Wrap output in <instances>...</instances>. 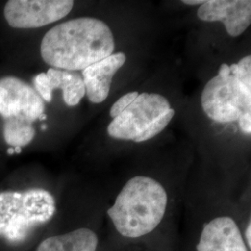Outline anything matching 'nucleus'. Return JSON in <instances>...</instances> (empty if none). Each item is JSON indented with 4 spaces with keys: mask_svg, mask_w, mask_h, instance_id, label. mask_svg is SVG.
I'll use <instances>...</instances> for the list:
<instances>
[{
    "mask_svg": "<svg viewBox=\"0 0 251 251\" xmlns=\"http://www.w3.org/2000/svg\"><path fill=\"white\" fill-rule=\"evenodd\" d=\"M175 115V111L173 108H170L168 111H166L160 117H157L153 122L152 125L149 126V128L144 132V134L141 135L136 143H144L150 139L153 138L154 136L159 134L162 132L166 126L169 125L171 122V119L173 118Z\"/></svg>",
    "mask_w": 251,
    "mask_h": 251,
    "instance_id": "4468645a",
    "label": "nucleus"
},
{
    "mask_svg": "<svg viewBox=\"0 0 251 251\" xmlns=\"http://www.w3.org/2000/svg\"><path fill=\"white\" fill-rule=\"evenodd\" d=\"M33 83L36 88V91L41 99L47 102L52 100V91L50 89L46 73H40L33 78Z\"/></svg>",
    "mask_w": 251,
    "mask_h": 251,
    "instance_id": "dca6fc26",
    "label": "nucleus"
},
{
    "mask_svg": "<svg viewBox=\"0 0 251 251\" xmlns=\"http://www.w3.org/2000/svg\"><path fill=\"white\" fill-rule=\"evenodd\" d=\"M126 61V56L125 53L112 54L82 71L86 95L90 101L92 103H100L106 100L113 77L125 64Z\"/></svg>",
    "mask_w": 251,
    "mask_h": 251,
    "instance_id": "9d476101",
    "label": "nucleus"
},
{
    "mask_svg": "<svg viewBox=\"0 0 251 251\" xmlns=\"http://www.w3.org/2000/svg\"><path fill=\"white\" fill-rule=\"evenodd\" d=\"M198 17L204 22H222L229 36L242 35L251 24L250 0H207L198 9Z\"/></svg>",
    "mask_w": 251,
    "mask_h": 251,
    "instance_id": "6e6552de",
    "label": "nucleus"
},
{
    "mask_svg": "<svg viewBox=\"0 0 251 251\" xmlns=\"http://www.w3.org/2000/svg\"><path fill=\"white\" fill-rule=\"evenodd\" d=\"M51 90H62L66 105L76 106L86 95L85 84L82 75L77 72L50 68L46 73Z\"/></svg>",
    "mask_w": 251,
    "mask_h": 251,
    "instance_id": "f8f14e48",
    "label": "nucleus"
},
{
    "mask_svg": "<svg viewBox=\"0 0 251 251\" xmlns=\"http://www.w3.org/2000/svg\"><path fill=\"white\" fill-rule=\"evenodd\" d=\"M45 112V102L35 89L16 76L0 78V115L23 117L34 123Z\"/></svg>",
    "mask_w": 251,
    "mask_h": 251,
    "instance_id": "0eeeda50",
    "label": "nucleus"
},
{
    "mask_svg": "<svg viewBox=\"0 0 251 251\" xmlns=\"http://www.w3.org/2000/svg\"><path fill=\"white\" fill-rule=\"evenodd\" d=\"M55 213V198L45 189L0 192V237L14 245L25 242Z\"/></svg>",
    "mask_w": 251,
    "mask_h": 251,
    "instance_id": "7ed1b4c3",
    "label": "nucleus"
},
{
    "mask_svg": "<svg viewBox=\"0 0 251 251\" xmlns=\"http://www.w3.org/2000/svg\"><path fill=\"white\" fill-rule=\"evenodd\" d=\"M138 95H139V93L137 91H132V92L126 93L120 99L117 100L110 110L111 117L114 119L118 117L125 110L126 108L129 106L132 103V101L138 97Z\"/></svg>",
    "mask_w": 251,
    "mask_h": 251,
    "instance_id": "f3484780",
    "label": "nucleus"
},
{
    "mask_svg": "<svg viewBox=\"0 0 251 251\" xmlns=\"http://www.w3.org/2000/svg\"><path fill=\"white\" fill-rule=\"evenodd\" d=\"M41 129H42V130H45V129H47V126H46V125L41 126Z\"/></svg>",
    "mask_w": 251,
    "mask_h": 251,
    "instance_id": "393cba45",
    "label": "nucleus"
},
{
    "mask_svg": "<svg viewBox=\"0 0 251 251\" xmlns=\"http://www.w3.org/2000/svg\"><path fill=\"white\" fill-rule=\"evenodd\" d=\"M167 206L168 194L161 183L139 175L126 182L107 215L121 236L138 239L159 226Z\"/></svg>",
    "mask_w": 251,
    "mask_h": 251,
    "instance_id": "f03ea898",
    "label": "nucleus"
},
{
    "mask_svg": "<svg viewBox=\"0 0 251 251\" xmlns=\"http://www.w3.org/2000/svg\"><path fill=\"white\" fill-rule=\"evenodd\" d=\"M170 108V101L160 94L141 93L129 106L112 120L108 126V135L117 140L136 143L152 122Z\"/></svg>",
    "mask_w": 251,
    "mask_h": 251,
    "instance_id": "39448f33",
    "label": "nucleus"
},
{
    "mask_svg": "<svg viewBox=\"0 0 251 251\" xmlns=\"http://www.w3.org/2000/svg\"><path fill=\"white\" fill-rule=\"evenodd\" d=\"M201 105L206 116L215 122L230 123L251 112V89L235 75H216L208 81L201 94Z\"/></svg>",
    "mask_w": 251,
    "mask_h": 251,
    "instance_id": "20e7f679",
    "label": "nucleus"
},
{
    "mask_svg": "<svg viewBox=\"0 0 251 251\" xmlns=\"http://www.w3.org/2000/svg\"><path fill=\"white\" fill-rule=\"evenodd\" d=\"M7 152H8L9 155L14 154V153H15V152H14V148H13V147H9V149L7 150Z\"/></svg>",
    "mask_w": 251,
    "mask_h": 251,
    "instance_id": "4be33fe9",
    "label": "nucleus"
},
{
    "mask_svg": "<svg viewBox=\"0 0 251 251\" xmlns=\"http://www.w3.org/2000/svg\"><path fill=\"white\" fill-rule=\"evenodd\" d=\"M197 251H251L237 224L229 216H219L203 225Z\"/></svg>",
    "mask_w": 251,
    "mask_h": 251,
    "instance_id": "1a4fd4ad",
    "label": "nucleus"
},
{
    "mask_svg": "<svg viewBox=\"0 0 251 251\" xmlns=\"http://www.w3.org/2000/svg\"><path fill=\"white\" fill-rule=\"evenodd\" d=\"M47 119V116H46L45 114H43V115H41L40 117H39V118H38V120H46Z\"/></svg>",
    "mask_w": 251,
    "mask_h": 251,
    "instance_id": "b1692460",
    "label": "nucleus"
},
{
    "mask_svg": "<svg viewBox=\"0 0 251 251\" xmlns=\"http://www.w3.org/2000/svg\"><path fill=\"white\" fill-rule=\"evenodd\" d=\"M181 2L186 5L197 6V5H203L205 3V0H182Z\"/></svg>",
    "mask_w": 251,
    "mask_h": 251,
    "instance_id": "412c9836",
    "label": "nucleus"
},
{
    "mask_svg": "<svg viewBox=\"0 0 251 251\" xmlns=\"http://www.w3.org/2000/svg\"><path fill=\"white\" fill-rule=\"evenodd\" d=\"M251 222L250 221L249 222V224L247 225V227L245 228V232H244V236H243V238H244V240H245V242H246V245H247V247H248V249L251 251Z\"/></svg>",
    "mask_w": 251,
    "mask_h": 251,
    "instance_id": "6ab92c4d",
    "label": "nucleus"
},
{
    "mask_svg": "<svg viewBox=\"0 0 251 251\" xmlns=\"http://www.w3.org/2000/svg\"><path fill=\"white\" fill-rule=\"evenodd\" d=\"M231 75V72H230V66H229L228 64H226V63L222 64L221 67H220V69H219L218 75L221 76V77H226V76H228V75Z\"/></svg>",
    "mask_w": 251,
    "mask_h": 251,
    "instance_id": "aec40b11",
    "label": "nucleus"
},
{
    "mask_svg": "<svg viewBox=\"0 0 251 251\" xmlns=\"http://www.w3.org/2000/svg\"><path fill=\"white\" fill-rule=\"evenodd\" d=\"M98 234L88 227H81L47 237L36 251H98Z\"/></svg>",
    "mask_w": 251,
    "mask_h": 251,
    "instance_id": "9b49d317",
    "label": "nucleus"
},
{
    "mask_svg": "<svg viewBox=\"0 0 251 251\" xmlns=\"http://www.w3.org/2000/svg\"><path fill=\"white\" fill-rule=\"evenodd\" d=\"M238 125L245 134L251 133V112H245L239 117Z\"/></svg>",
    "mask_w": 251,
    "mask_h": 251,
    "instance_id": "a211bd4d",
    "label": "nucleus"
},
{
    "mask_svg": "<svg viewBox=\"0 0 251 251\" xmlns=\"http://www.w3.org/2000/svg\"><path fill=\"white\" fill-rule=\"evenodd\" d=\"M115 39L111 29L99 19H72L52 27L40 45L43 61L51 68L83 71L112 55Z\"/></svg>",
    "mask_w": 251,
    "mask_h": 251,
    "instance_id": "f257e3e1",
    "label": "nucleus"
},
{
    "mask_svg": "<svg viewBox=\"0 0 251 251\" xmlns=\"http://www.w3.org/2000/svg\"><path fill=\"white\" fill-rule=\"evenodd\" d=\"M3 136L10 147H25L31 144L36 136L33 124L23 117H9L4 119Z\"/></svg>",
    "mask_w": 251,
    "mask_h": 251,
    "instance_id": "ddd939ff",
    "label": "nucleus"
},
{
    "mask_svg": "<svg viewBox=\"0 0 251 251\" xmlns=\"http://www.w3.org/2000/svg\"><path fill=\"white\" fill-rule=\"evenodd\" d=\"M74 4L72 0H9L4 16L13 28H39L66 17Z\"/></svg>",
    "mask_w": 251,
    "mask_h": 251,
    "instance_id": "423d86ee",
    "label": "nucleus"
},
{
    "mask_svg": "<svg viewBox=\"0 0 251 251\" xmlns=\"http://www.w3.org/2000/svg\"><path fill=\"white\" fill-rule=\"evenodd\" d=\"M237 64V71L235 75L243 84L251 89V57L250 55L245 56Z\"/></svg>",
    "mask_w": 251,
    "mask_h": 251,
    "instance_id": "2eb2a0df",
    "label": "nucleus"
},
{
    "mask_svg": "<svg viewBox=\"0 0 251 251\" xmlns=\"http://www.w3.org/2000/svg\"><path fill=\"white\" fill-rule=\"evenodd\" d=\"M14 148V152L15 153H21L22 152V147H20V146H16V147H13Z\"/></svg>",
    "mask_w": 251,
    "mask_h": 251,
    "instance_id": "5701e85b",
    "label": "nucleus"
}]
</instances>
